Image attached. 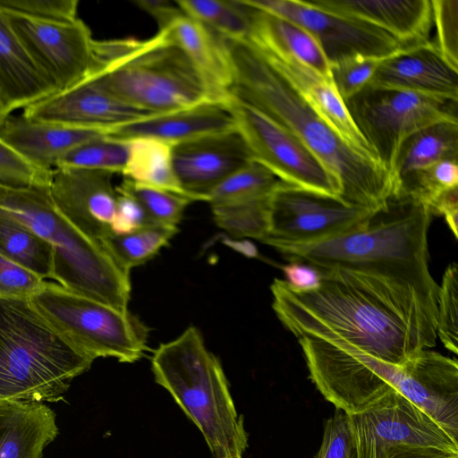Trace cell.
I'll return each instance as SVG.
<instances>
[{"instance_id":"cell-1","label":"cell","mask_w":458,"mask_h":458,"mask_svg":"<svg viewBox=\"0 0 458 458\" xmlns=\"http://www.w3.org/2000/svg\"><path fill=\"white\" fill-rule=\"evenodd\" d=\"M318 270L313 291L279 278L270 286L277 318L298 339L343 342L398 366L436 345L437 309L413 287L350 269Z\"/></svg>"},{"instance_id":"cell-2","label":"cell","mask_w":458,"mask_h":458,"mask_svg":"<svg viewBox=\"0 0 458 458\" xmlns=\"http://www.w3.org/2000/svg\"><path fill=\"white\" fill-rule=\"evenodd\" d=\"M232 70L230 98L259 111L307 146L338 179L340 199L376 213L395 193L389 172L343 140L250 38L222 37Z\"/></svg>"},{"instance_id":"cell-3","label":"cell","mask_w":458,"mask_h":458,"mask_svg":"<svg viewBox=\"0 0 458 458\" xmlns=\"http://www.w3.org/2000/svg\"><path fill=\"white\" fill-rule=\"evenodd\" d=\"M298 342L313 384L346 413L360 411L395 389L439 425L456 415V359L424 350L398 366L339 341L302 336Z\"/></svg>"},{"instance_id":"cell-4","label":"cell","mask_w":458,"mask_h":458,"mask_svg":"<svg viewBox=\"0 0 458 458\" xmlns=\"http://www.w3.org/2000/svg\"><path fill=\"white\" fill-rule=\"evenodd\" d=\"M429 208L409 195L389 199L360 227L314 242L266 237L261 242L291 262L318 269L339 267L385 276L413 287L437 309L439 284L428 267Z\"/></svg>"},{"instance_id":"cell-5","label":"cell","mask_w":458,"mask_h":458,"mask_svg":"<svg viewBox=\"0 0 458 458\" xmlns=\"http://www.w3.org/2000/svg\"><path fill=\"white\" fill-rule=\"evenodd\" d=\"M90 75L123 102L154 114L210 101L187 55L163 30L144 40H95Z\"/></svg>"},{"instance_id":"cell-6","label":"cell","mask_w":458,"mask_h":458,"mask_svg":"<svg viewBox=\"0 0 458 458\" xmlns=\"http://www.w3.org/2000/svg\"><path fill=\"white\" fill-rule=\"evenodd\" d=\"M151 369L156 382L201 431L215 458H242L248 447L243 418L236 412L220 361L197 327L160 344Z\"/></svg>"},{"instance_id":"cell-7","label":"cell","mask_w":458,"mask_h":458,"mask_svg":"<svg viewBox=\"0 0 458 458\" xmlns=\"http://www.w3.org/2000/svg\"><path fill=\"white\" fill-rule=\"evenodd\" d=\"M48 187L0 184V213L52 246L53 280L57 284L122 312L129 311L130 274L116 264L101 244L84 235L57 210Z\"/></svg>"},{"instance_id":"cell-8","label":"cell","mask_w":458,"mask_h":458,"mask_svg":"<svg viewBox=\"0 0 458 458\" xmlns=\"http://www.w3.org/2000/svg\"><path fill=\"white\" fill-rule=\"evenodd\" d=\"M93 361L66 342L29 299L0 298V401L58 402Z\"/></svg>"},{"instance_id":"cell-9","label":"cell","mask_w":458,"mask_h":458,"mask_svg":"<svg viewBox=\"0 0 458 458\" xmlns=\"http://www.w3.org/2000/svg\"><path fill=\"white\" fill-rule=\"evenodd\" d=\"M71 345L92 358L139 360L147 347L146 327L133 315L45 281L29 299Z\"/></svg>"},{"instance_id":"cell-10","label":"cell","mask_w":458,"mask_h":458,"mask_svg":"<svg viewBox=\"0 0 458 458\" xmlns=\"http://www.w3.org/2000/svg\"><path fill=\"white\" fill-rule=\"evenodd\" d=\"M344 104L353 123L391 176L398 150L410 135L436 123L458 122V102L405 90L367 85Z\"/></svg>"},{"instance_id":"cell-11","label":"cell","mask_w":458,"mask_h":458,"mask_svg":"<svg viewBox=\"0 0 458 458\" xmlns=\"http://www.w3.org/2000/svg\"><path fill=\"white\" fill-rule=\"evenodd\" d=\"M348 416L358 458H391L411 449L458 454V442L395 389Z\"/></svg>"},{"instance_id":"cell-12","label":"cell","mask_w":458,"mask_h":458,"mask_svg":"<svg viewBox=\"0 0 458 458\" xmlns=\"http://www.w3.org/2000/svg\"><path fill=\"white\" fill-rule=\"evenodd\" d=\"M227 104L253 161L286 184L340 199L338 179L299 139L251 106L233 98Z\"/></svg>"},{"instance_id":"cell-13","label":"cell","mask_w":458,"mask_h":458,"mask_svg":"<svg viewBox=\"0 0 458 458\" xmlns=\"http://www.w3.org/2000/svg\"><path fill=\"white\" fill-rule=\"evenodd\" d=\"M373 214L339 198L282 182L269 197L267 237L298 243L318 242L360 227Z\"/></svg>"},{"instance_id":"cell-14","label":"cell","mask_w":458,"mask_h":458,"mask_svg":"<svg viewBox=\"0 0 458 458\" xmlns=\"http://www.w3.org/2000/svg\"><path fill=\"white\" fill-rule=\"evenodd\" d=\"M4 13L33 61L56 92L77 85L92 73L95 39L80 18L55 21Z\"/></svg>"},{"instance_id":"cell-15","label":"cell","mask_w":458,"mask_h":458,"mask_svg":"<svg viewBox=\"0 0 458 458\" xmlns=\"http://www.w3.org/2000/svg\"><path fill=\"white\" fill-rule=\"evenodd\" d=\"M242 1L303 27L318 41L330 64L355 55L384 59L407 47L376 27L327 12L307 0Z\"/></svg>"},{"instance_id":"cell-16","label":"cell","mask_w":458,"mask_h":458,"mask_svg":"<svg viewBox=\"0 0 458 458\" xmlns=\"http://www.w3.org/2000/svg\"><path fill=\"white\" fill-rule=\"evenodd\" d=\"M114 174L94 169L58 167L48 187L57 210L80 232L101 242L112 233L117 191Z\"/></svg>"},{"instance_id":"cell-17","label":"cell","mask_w":458,"mask_h":458,"mask_svg":"<svg viewBox=\"0 0 458 458\" xmlns=\"http://www.w3.org/2000/svg\"><path fill=\"white\" fill-rule=\"evenodd\" d=\"M173 161L182 188L197 201L252 157L237 128L210 133L173 146Z\"/></svg>"},{"instance_id":"cell-18","label":"cell","mask_w":458,"mask_h":458,"mask_svg":"<svg viewBox=\"0 0 458 458\" xmlns=\"http://www.w3.org/2000/svg\"><path fill=\"white\" fill-rule=\"evenodd\" d=\"M148 113L129 106L112 94L94 75L25 108L28 119L106 130Z\"/></svg>"},{"instance_id":"cell-19","label":"cell","mask_w":458,"mask_h":458,"mask_svg":"<svg viewBox=\"0 0 458 458\" xmlns=\"http://www.w3.org/2000/svg\"><path fill=\"white\" fill-rule=\"evenodd\" d=\"M368 85L458 102V70L441 56L431 39L380 60Z\"/></svg>"},{"instance_id":"cell-20","label":"cell","mask_w":458,"mask_h":458,"mask_svg":"<svg viewBox=\"0 0 458 458\" xmlns=\"http://www.w3.org/2000/svg\"><path fill=\"white\" fill-rule=\"evenodd\" d=\"M233 128L236 123L227 103L204 101L111 127L106 136L123 141L148 138L174 146Z\"/></svg>"},{"instance_id":"cell-21","label":"cell","mask_w":458,"mask_h":458,"mask_svg":"<svg viewBox=\"0 0 458 458\" xmlns=\"http://www.w3.org/2000/svg\"><path fill=\"white\" fill-rule=\"evenodd\" d=\"M327 12L360 21L387 33L404 47L430 40L431 0H307Z\"/></svg>"},{"instance_id":"cell-22","label":"cell","mask_w":458,"mask_h":458,"mask_svg":"<svg viewBox=\"0 0 458 458\" xmlns=\"http://www.w3.org/2000/svg\"><path fill=\"white\" fill-rule=\"evenodd\" d=\"M106 135V130L47 123L8 116L0 126V138L26 160L53 171L76 148Z\"/></svg>"},{"instance_id":"cell-23","label":"cell","mask_w":458,"mask_h":458,"mask_svg":"<svg viewBox=\"0 0 458 458\" xmlns=\"http://www.w3.org/2000/svg\"><path fill=\"white\" fill-rule=\"evenodd\" d=\"M261 50L343 140L363 155L378 161L373 149L353 123L344 101L330 77L318 73L289 55L270 52L263 48Z\"/></svg>"},{"instance_id":"cell-24","label":"cell","mask_w":458,"mask_h":458,"mask_svg":"<svg viewBox=\"0 0 458 458\" xmlns=\"http://www.w3.org/2000/svg\"><path fill=\"white\" fill-rule=\"evenodd\" d=\"M0 8V100L8 115L55 93Z\"/></svg>"},{"instance_id":"cell-25","label":"cell","mask_w":458,"mask_h":458,"mask_svg":"<svg viewBox=\"0 0 458 458\" xmlns=\"http://www.w3.org/2000/svg\"><path fill=\"white\" fill-rule=\"evenodd\" d=\"M160 30L187 55L200 75L210 101L227 103L232 70L221 36L183 13Z\"/></svg>"},{"instance_id":"cell-26","label":"cell","mask_w":458,"mask_h":458,"mask_svg":"<svg viewBox=\"0 0 458 458\" xmlns=\"http://www.w3.org/2000/svg\"><path fill=\"white\" fill-rule=\"evenodd\" d=\"M55 411L34 401H0V458H42L58 436Z\"/></svg>"},{"instance_id":"cell-27","label":"cell","mask_w":458,"mask_h":458,"mask_svg":"<svg viewBox=\"0 0 458 458\" xmlns=\"http://www.w3.org/2000/svg\"><path fill=\"white\" fill-rule=\"evenodd\" d=\"M249 7L250 32L248 38L267 51L289 55L318 73L330 77V64L308 30L288 19Z\"/></svg>"},{"instance_id":"cell-28","label":"cell","mask_w":458,"mask_h":458,"mask_svg":"<svg viewBox=\"0 0 458 458\" xmlns=\"http://www.w3.org/2000/svg\"><path fill=\"white\" fill-rule=\"evenodd\" d=\"M443 160L458 161V122L430 124L415 131L402 143L392 174L395 195L400 180Z\"/></svg>"},{"instance_id":"cell-29","label":"cell","mask_w":458,"mask_h":458,"mask_svg":"<svg viewBox=\"0 0 458 458\" xmlns=\"http://www.w3.org/2000/svg\"><path fill=\"white\" fill-rule=\"evenodd\" d=\"M134 183L170 191L197 201L181 186L174 167L173 145L148 138L128 140V157L122 173Z\"/></svg>"},{"instance_id":"cell-30","label":"cell","mask_w":458,"mask_h":458,"mask_svg":"<svg viewBox=\"0 0 458 458\" xmlns=\"http://www.w3.org/2000/svg\"><path fill=\"white\" fill-rule=\"evenodd\" d=\"M0 254L46 281L53 279L52 246L19 222L1 213Z\"/></svg>"},{"instance_id":"cell-31","label":"cell","mask_w":458,"mask_h":458,"mask_svg":"<svg viewBox=\"0 0 458 458\" xmlns=\"http://www.w3.org/2000/svg\"><path fill=\"white\" fill-rule=\"evenodd\" d=\"M178 232L177 226L151 223L125 234H111L101 245L127 274L151 259Z\"/></svg>"},{"instance_id":"cell-32","label":"cell","mask_w":458,"mask_h":458,"mask_svg":"<svg viewBox=\"0 0 458 458\" xmlns=\"http://www.w3.org/2000/svg\"><path fill=\"white\" fill-rule=\"evenodd\" d=\"M187 16L225 38H246L250 32V8L242 0L175 1Z\"/></svg>"},{"instance_id":"cell-33","label":"cell","mask_w":458,"mask_h":458,"mask_svg":"<svg viewBox=\"0 0 458 458\" xmlns=\"http://www.w3.org/2000/svg\"><path fill=\"white\" fill-rule=\"evenodd\" d=\"M282 182L272 172L256 161L241 167L208 195L211 207L229 206L267 198Z\"/></svg>"},{"instance_id":"cell-34","label":"cell","mask_w":458,"mask_h":458,"mask_svg":"<svg viewBox=\"0 0 458 458\" xmlns=\"http://www.w3.org/2000/svg\"><path fill=\"white\" fill-rule=\"evenodd\" d=\"M269 197L247 203L211 207L214 220L232 236L262 241L268 235Z\"/></svg>"},{"instance_id":"cell-35","label":"cell","mask_w":458,"mask_h":458,"mask_svg":"<svg viewBox=\"0 0 458 458\" xmlns=\"http://www.w3.org/2000/svg\"><path fill=\"white\" fill-rule=\"evenodd\" d=\"M128 157V141L106 136L90 140L67 154L57 167H75L122 174Z\"/></svg>"},{"instance_id":"cell-36","label":"cell","mask_w":458,"mask_h":458,"mask_svg":"<svg viewBox=\"0 0 458 458\" xmlns=\"http://www.w3.org/2000/svg\"><path fill=\"white\" fill-rule=\"evenodd\" d=\"M454 188H458V161L443 160L400 180L396 195H409L428 208L437 196Z\"/></svg>"},{"instance_id":"cell-37","label":"cell","mask_w":458,"mask_h":458,"mask_svg":"<svg viewBox=\"0 0 458 458\" xmlns=\"http://www.w3.org/2000/svg\"><path fill=\"white\" fill-rule=\"evenodd\" d=\"M116 191L133 197L143 207L152 223L177 226L192 199L170 191L142 186L125 179Z\"/></svg>"},{"instance_id":"cell-38","label":"cell","mask_w":458,"mask_h":458,"mask_svg":"<svg viewBox=\"0 0 458 458\" xmlns=\"http://www.w3.org/2000/svg\"><path fill=\"white\" fill-rule=\"evenodd\" d=\"M437 333L444 346L458 352V266L450 264L438 289Z\"/></svg>"},{"instance_id":"cell-39","label":"cell","mask_w":458,"mask_h":458,"mask_svg":"<svg viewBox=\"0 0 458 458\" xmlns=\"http://www.w3.org/2000/svg\"><path fill=\"white\" fill-rule=\"evenodd\" d=\"M53 171L35 166L0 138V184L18 188L48 187Z\"/></svg>"},{"instance_id":"cell-40","label":"cell","mask_w":458,"mask_h":458,"mask_svg":"<svg viewBox=\"0 0 458 458\" xmlns=\"http://www.w3.org/2000/svg\"><path fill=\"white\" fill-rule=\"evenodd\" d=\"M436 38L431 39L441 56L458 70V0H431Z\"/></svg>"},{"instance_id":"cell-41","label":"cell","mask_w":458,"mask_h":458,"mask_svg":"<svg viewBox=\"0 0 458 458\" xmlns=\"http://www.w3.org/2000/svg\"><path fill=\"white\" fill-rule=\"evenodd\" d=\"M380 60L355 55L330 64L331 80L344 101L369 84Z\"/></svg>"},{"instance_id":"cell-42","label":"cell","mask_w":458,"mask_h":458,"mask_svg":"<svg viewBox=\"0 0 458 458\" xmlns=\"http://www.w3.org/2000/svg\"><path fill=\"white\" fill-rule=\"evenodd\" d=\"M313 458H358L348 413L335 408L324 423L322 441Z\"/></svg>"},{"instance_id":"cell-43","label":"cell","mask_w":458,"mask_h":458,"mask_svg":"<svg viewBox=\"0 0 458 458\" xmlns=\"http://www.w3.org/2000/svg\"><path fill=\"white\" fill-rule=\"evenodd\" d=\"M77 0H0V8L20 15L55 21L77 19Z\"/></svg>"},{"instance_id":"cell-44","label":"cell","mask_w":458,"mask_h":458,"mask_svg":"<svg viewBox=\"0 0 458 458\" xmlns=\"http://www.w3.org/2000/svg\"><path fill=\"white\" fill-rule=\"evenodd\" d=\"M45 281L37 274L0 254V298L30 299Z\"/></svg>"},{"instance_id":"cell-45","label":"cell","mask_w":458,"mask_h":458,"mask_svg":"<svg viewBox=\"0 0 458 458\" xmlns=\"http://www.w3.org/2000/svg\"><path fill=\"white\" fill-rule=\"evenodd\" d=\"M117 193L113 234L130 233L152 223L138 200L130 195Z\"/></svg>"},{"instance_id":"cell-46","label":"cell","mask_w":458,"mask_h":458,"mask_svg":"<svg viewBox=\"0 0 458 458\" xmlns=\"http://www.w3.org/2000/svg\"><path fill=\"white\" fill-rule=\"evenodd\" d=\"M282 269L285 277L284 281L295 291L310 292L320 285V273L310 265L301 262H290L284 266Z\"/></svg>"},{"instance_id":"cell-47","label":"cell","mask_w":458,"mask_h":458,"mask_svg":"<svg viewBox=\"0 0 458 458\" xmlns=\"http://www.w3.org/2000/svg\"><path fill=\"white\" fill-rule=\"evenodd\" d=\"M133 3L153 17L157 23L158 30L165 29L182 13L175 1L135 0Z\"/></svg>"},{"instance_id":"cell-48","label":"cell","mask_w":458,"mask_h":458,"mask_svg":"<svg viewBox=\"0 0 458 458\" xmlns=\"http://www.w3.org/2000/svg\"><path fill=\"white\" fill-rule=\"evenodd\" d=\"M391 458H458V454L437 449H411L400 452Z\"/></svg>"},{"instance_id":"cell-49","label":"cell","mask_w":458,"mask_h":458,"mask_svg":"<svg viewBox=\"0 0 458 458\" xmlns=\"http://www.w3.org/2000/svg\"><path fill=\"white\" fill-rule=\"evenodd\" d=\"M10 115L7 114V113L5 112L4 106H3V104L0 100V126L2 125V123H4V121Z\"/></svg>"}]
</instances>
